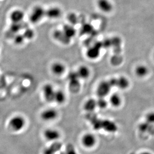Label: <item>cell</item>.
Returning a JSON list of instances; mask_svg holds the SVG:
<instances>
[{
	"mask_svg": "<svg viewBox=\"0 0 154 154\" xmlns=\"http://www.w3.org/2000/svg\"><path fill=\"white\" fill-rule=\"evenodd\" d=\"M44 154H55V153L53 149L50 147H49V148L45 149Z\"/></svg>",
	"mask_w": 154,
	"mask_h": 154,
	"instance_id": "cell-36",
	"label": "cell"
},
{
	"mask_svg": "<svg viewBox=\"0 0 154 154\" xmlns=\"http://www.w3.org/2000/svg\"><path fill=\"white\" fill-rule=\"evenodd\" d=\"M25 39L31 40L35 36V32L32 29L28 27L24 30V33L23 34Z\"/></svg>",
	"mask_w": 154,
	"mask_h": 154,
	"instance_id": "cell-25",
	"label": "cell"
},
{
	"mask_svg": "<svg viewBox=\"0 0 154 154\" xmlns=\"http://www.w3.org/2000/svg\"><path fill=\"white\" fill-rule=\"evenodd\" d=\"M146 121L151 124L154 125V112H151L147 114L146 116Z\"/></svg>",
	"mask_w": 154,
	"mask_h": 154,
	"instance_id": "cell-29",
	"label": "cell"
},
{
	"mask_svg": "<svg viewBox=\"0 0 154 154\" xmlns=\"http://www.w3.org/2000/svg\"><path fill=\"white\" fill-rule=\"evenodd\" d=\"M58 116V112L55 109H47L42 112L41 117L45 121H50L55 120Z\"/></svg>",
	"mask_w": 154,
	"mask_h": 154,
	"instance_id": "cell-7",
	"label": "cell"
},
{
	"mask_svg": "<svg viewBox=\"0 0 154 154\" xmlns=\"http://www.w3.org/2000/svg\"><path fill=\"white\" fill-rule=\"evenodd\" d=\"M66 100V95L62 91L58 90L55 92L54 101L59 104H63Z\"/></svg>",
	"mask_w": 154,
	"mask_h": 154,
	"instance_id": "cell-21",
	"label": "cell"
},
{
	"mask_svg": "<svg viewBox=\"0 0 154 154\" xmlns=\"http://www.w3.org/2000/svg\"><path fill=\"white\" fill-rule=\"evenodd\" d=\"M25 119L21 116H16L13 117L9 122V126L12 130L19 132L22 130L25 126Z\"/></svg>",
	"mask_w": 154,
	"mask_h": 154,
	"instance_id": "cell-2",
	"label": "cell"
},
{
	"mask_svg": "<svg viewBox=\"0 0 154 154\" xmlns=\"http://www.w3.org/2000/svg\"><path fill=\"white\" fill-rule=\"evenodd\" d=\"M102 43L103 47L108 48L112 46L111 40H110V39H106Z\"/></svg>",
	"mask_w": 154,
	"mask_h": 154,
	"instance_id": "cell-33",
	"label": "cell"
},
{
	"mask_svg": "<svg viewBox=\"0 0 154 154\" xmlns=\"http://www.w3.org/2000/svg\"><path fill=\"white\" fill-rule=\"evenodd\" d=\"M82 30L84 33L87 34V33H91L92 32V28L90 25H86L83 27Z\"/></svg>",
	"mask_w": 154,
	"mask_h": 154,
	"instance_id": "cell-34",
	"label": "cell"
},
{
	"mask_svg": "<svg viewBox=\"0 0 154 154\" xmlns=\"http://www.w3.org/2000/svg\"><path fill=\"white\" fill-rule=\"evenodd\" d=\"M62 11L57 7H52L46 10V16L51 19H56L61 16Z\"/></svg>",
	"mask_w": 154,
	"mask_h": 154,
	"instance_id": "cell-12",
	"label": "cell"
},
{
	"mask_svg": "<svg viewBox=\"0 0 154 154\" xmlns=\"http://www.w3.org/2000/svg\"><path fill=\"white\" fill-rule=\"evenodd\" d=\"M97 107V101L93 99H90L86 101L84 105L85 110L88 112H92Z\"/></svg>",
	"mask_w": 154,
	"mask_h": 154,
	"instance_id": "cell-16",
	"label": "cell"
},
{
	"mask_svg": "<svg viewBox=\"0 0 154 154\" xmlns=\"http://www.w3.org/2000/svg\"><path fill=\"white\" fill-rule=\"evenodd\" d=\"M45 138L48 141L55 142L59 139L60 136L59 132L56 130L53 129H47L44 133Z\"/></svg>",
	"mask_w": 154,
	"mask_h": 154,
	"instance_id": "cell-9",
	"label": "cell"
},
{
	"mask_svg": "<svg viewBox=\"0 0 154 154\" xmlns=\"http://www.w3.org/2000/svg\"><path fill=\"white\" fill-rule=\"evenodd\" d=\"M110 102L113 107H118L122 103V99L118 94H113L110 98Z\"/></svg>",
	"mask_w": 154,
	"mask_h": 154,
	"instance_id": "cell-22",
	"label": "cell"
},
{
	"mask_svg": "<svg viewBox=\"0 0 154 154\" xmlns=\"http://www.w3.org/2000/svg\"><path fill=\"white\" fill-rule=\"evenodd\" d=\"M66 154H78L72 145H69L65 151Z\"/></svg>",
	"mask_w": 154,
	"mask_h": 154,
	"instance_id": "cell-31",
	"label": "cell"
},
{
	"mask_svg": "<svg viewBox=\"0 0 154 154\" xmlns=\"http://www.w3.org/2000/svg\"><path fill=\"white\" fill-rule=\"evenodd\" d=\"M139 129L142 133H148L150 135H154V125L151 124L147 122L141 123L139 126Z\"/></svg>",
	"mask_w": 154,
	"mask_h": 154,
	"instance_id": "cell-14",
	"label": "cell"
},
{
	"mask_svg": "<svg viewBox=\"0 0 154 154\" xmlns=\"http://www.w3.org/2000/svg\"><path fill=\"white\" fill-rule=\"evenodd\" d=\"M25 17V13L22 10L16 9L13 11L10 15V19L12 23H18L22 22Z\"/></svg>",
	"mask_w": 154,
	"mask_h": 154,
	"instance_id": "cell-8",
	"label": "cell"
},
{
	"mask_svg": "<svg viewBox=\"0 0 154 154\" xmlns=\"http://www.w3.org/2000/svg\"><path fill=\"white\" fill-rule=\"evenodd\" d=\"M112 87L108 81H103L100 83L97 88V95L99 97L104 98L110 93Z\"/></svg>",
	"mask_w": 154,
	"mask_h": 154,
	"instance_id": "cell-5",
	"label": "cell"
},
{
	"mask_svg": "<svg viewBox=\"0 0 154 154\" xmlns=\"http://www.w3.org/2000/svg\"><path fill=\"white\" fill-rule=\"evenodd\" d=\"M63 32H64L66 36L70 39L73 37H74L75 35L76 34V31L75 30L74 28H73V27L71 26H65Z\"/></svg>",
	"mask_w": 154,
	"mask_h": 154,
	"instance_id": "cell-23",
	"label": "cell"
},
{
	"mask_svg": "<svg viewBox=\"0 0 154 154\" xmlns=\"http://www.w3.org/2000/svg\"><path fill=\"white\" fill-rule=\"evenodd\" d=\"M50 147L56 153L61 150V148H62V145L60 143L55 142Z\"/></svg>",
	"mask_w": 154,
	"mask_h": 154,
	"instance_id": "cell-30",
	"label": "cell"
},
{
	"mask_svg": "<svg viewBox=\"0 0 154 154\" xmlns=\"http://www.w3.org/2000/svg\"><path fill=\"white\" fill-rule=\"evenodd\" d=\"M79 78H88L90 74L89 69L85 66H82L78 69L77 72Z\"/></svg>",
	"mask_w": 154,
	"mask_h": 154,
	"instance_id": "cell-20",
	"label": "cell"
},
{
	"mask_svg": "<svg viewBox=\"0 0 154 154\" xmlns=\"http://www.w3.org/2000/svg\"><path fill=\"white\" fill-rule=\"evenodd\" d=\"M54 37L58 41L64 44H68L70 43V38L66 36L64 32L59 30L56 31L54 33Z\"/></svg>",
	"mask_w": 154,
	"mask_h": 154,
	"instance_id": "cell-15",
	"label": "cell"
},
{
	"mask_svg": "<svg viewBox=\"0 0 154 154\" xmlns=\"http://www.w3.org/2000/svg\"><path fill=\"white\" fill-rule=\"evenodd\" d=\"M102 127L104 128L105 130L108 131L109 132H114L117 129V126L115 124L109 120L102 121Z\"/></svg>",
	"mask_w": 154,
	"mask_h": 154,
	"instance_id": "cell-19",
	"label": "cell"
},
{
	"mask_svg": "<svg viewBox=\"0 0 154 154\" xmlns=\"http://www.w3.org/2000/svg\"><path fill=\"white\" fill-rule=\"evenodd\" d=\"M130 82L129 80L125 77H120L117 79V87L121 90H125L129 87Z\"/></svg>",
	"mask_w": 154,
	"mask_h": 154,
	"instance_id": "cell-18",
	"label": "cell"
},
{
	"mask_svg": "<svg viewBox=\"0 0 154 154\" xmlns=\"http://www.w3.org/2000/svg\"><path fill=\"white\" fill-rule=\"evenodd\" d=\"M25 38L24 37V35L21 34H17L14 37V42L16 45H21L24 43Z\"/></svg>",
	"mask_w": 154,
	"mask_h": 154,
	"instance_id": "cell-26",
	"label": "cell"
},
{
	"mask_svg": "<svg viewBox=\"0 0 154 154\" xmlns=\"http://www.w3.org/2000/svg\"><path fill=\"white\" fill-rule=\"evenodd\" d=\"M69 87L70 90L73 93L78 92L80 88V84L79 80H73L69 81Z\"/></svg>",
	"mask_w": 154,
	"mask_h": 154,
	"instance_id": "cell-24",
	"label": "cell"
},
{
	"mask_svg": "<svg viewBox=\"0 0 154 154\" xmlns=\"http://www.w3.org/2000/svg\"><path fill=\"white\" fill-rule=\"evenodd\" d=\"M65 70V66L60 62L54 63L51 66L52 73L57 76H60L63 74Z\"/></svg>",
	"mask_w": 154,
	"mask_h": 154,
	"instance_id": "cell-13",
	"label": "cell"
},
{
	"mask_svg": "<svg viewBox=\"0 0 154 154\" xmlns=\"http://www.w3.org/2000/svg\"><path fill=\"white\" fill-rule=\"evenodd\" d=\"M149 69L147 67L144 65H139L135 69V74L140 78H143L148 74Z\"/></svg>",
	"mask_w": 154,
	"mask_h": 154,
	"instance_id": "cell-17",
	"label": "cell"
},
{
	"mask_svg": "<svg viewBox=\"0 0 154 154\" xmlns=\"http://www.w3.org/2000/svg\"><path fill=\"white\" fill-rule=\"evenodd\" d=\"M28 27H29L28 24L26 23L23 22V21L22 22L18 23H12V24L10 26L9 32L12 34H15L16 35L21 30H23V29L25 30Z\"/></svg>",
	"mask_w": 154,
	"mask_h": 154,
	"instance_id": "cell-11",
	"label": "cell"
},
{
	"mask_svg": "<svg viewBox=\"0 0 154 154\" xmlns=\"http://www.w3.org/2000/svg\"><path fill=\"white\" fill-rule=\"evenodd\" d=\"M55 91L52 85L50 84L45 85L43 88V92L45 99L48 102L54 101Z\"/></svg>",
	"mask_w": 154,
	"mask_h": 154,
	"instance_id": "cell-4",
	"label": "cell"
},
{
	"mask_svg": "<svg viewBox=\"0 0 154 154\" xmlns=\"http://www.w3.org/2000/svg\"><path fill=\"white\" fill-rule=\"evenodd\" d=\"M98 8L102 12L109 13L113 10V5L110 0H98L97 2Z\"/></svg>",
	"mask_w": 154,
	"mask_h": 154,
	"instance_id": "cell-6",
	"label": "cell"
},
{
	"mask_svg": "<svg viewBox=\"0 0 154 154\" xmlns=\"http://www.w3.org/2000/svg\"><path fill=\"white\" fill-rule=\"evenodd\" d=\"M45 16H46V10L43 7L37 5L32 10L29 19L31 22L36 24L42 20Z\"/></svg>",
	"mask_w": 154,
	"mask_h": 154,
	"instance_id": "cell-1",
	"label": "cell"
},
{
	"mask_svg": "<svg viewBox=\"0 0 154 154\" xmlns=\"http://www.w3.org/2000/svg\"><path fill=\"white\" fill-rule=\"evenodd\" d=\"M122 62V57L119 54L115 55L114 56H113L112 58L111 63L113 65H118L121 63Z\"/></svg>",
	"mask_w": 154,
	"mask_h": 154,
	"instance_id": "cell-28",
	"label": "cell"
},
{
	"mask_svg": "<svg viewBox=\"0 0 154 154\" xmlns=\"http://www.w3.org/2000/svg\"><path fill=\"white\" fill-rule=\"evenodd\" d=\"M109 83L110 86L112 87H117V79L112 78L109 81Z\"/></svg>",
	"mask_w": 154,
	"mask_h": 154,
	"instance_id": "cell-35",
	"label": "cell"
},
{
	"mask_svg": "<svg viewBox=\"0 0 154 154\" xmlns=\"http://www.w3.org/2000/svg\"><path fill=\"white\" fill-rule=\"evenodd\" d=\"M140 154H152L151 153H150V152H142V153H141Z\"/></svg>",
	"mask_w": 154,
	"mask_h": 154,
	"instance_id": "cell-37",
	"label": "cell"
},
{
	"mask_svg": "<svg viewBox=\"0 0 154 154\" xmlns=\"http://www.w3.org/2000/svg\"><path fill=\"white\" fill-rule=\"evenodd\" d=\"M97 107H99L100 108L104 109L107 107L108 105V103L104 98L99 97L98 101H97Z\"/></svg>",
	"mask_w": 154,
	"mask_h": 154,
	"instance_id": "cell-27",
	"label": "cell"
},
{
	"mask_svg": "<svg viewBox=\"0 0 154 154\" xmlns=\"http://www.w3.org/2000/svg\"><path fill=\"white\" fill-rule=\"evenodd\" d=\"M79 77L78 75L77 72H71L69 73L68 75L69 81H73V80H79Z\"/></svg>",
	"mask_w": 154,
	"mask_h": 154,
	"instance_id": "cell-32",
	"label": "cell"
},
{
	"mask_svg": "<svg viewBox=\"0 0 154 154\" xmlns=\"http://www.w3.org/2000/svg\"><path fill=\"white\" fill-rule=\"evenodd\" d=\"M96 143L95 137L91 134H87L82 138V143L85 147L90 148L94 147Z\"/></svg>",
	"mask_w": 154,
	"mask_h": 154,
	"instance_id": "cell-10",
	"label": "cell"
},
{
	"mask_svg": "<svg viewBox=\"0 0 154 154\" xmlns=\"http://www.w3.org/2000/svg\"><path fill=\"white\" fill-rule=\"evenodd\" d=\"M103 47L102 42L95 43L93 46L90 48L87 51V56L91 59H95L98 58L100 53V49Z\"/></svg>",
	"mask_w": 154,
	"mask_h": 154,
	"instance_id": "cell-3",
	"label": "cell"
}]
</instances>
